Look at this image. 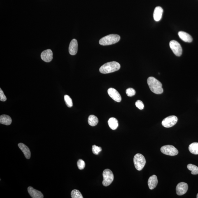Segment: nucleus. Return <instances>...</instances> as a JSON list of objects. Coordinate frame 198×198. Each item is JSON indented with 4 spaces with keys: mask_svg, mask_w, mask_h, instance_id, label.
<instances>
[{
    "mask_svg": "<svg viewBox=\"0 0 198 198\" xmlns=\"http://www.w3.org/2000/svg\"><path fill=\"white\" fill-rule=\"evenodd\" d=\"M187 168L189 170L192 171L191 173L192 174H198V167L197 166L190 164L187 165Z\"/></svg>",
    "mask_w": 198,
    "mask_h": 198,
    "instance_id": "obj_22",
    "label": "nucleus"
},
{
    "mask_svg": "<svg viewBox=\"0 0 198 198\" xmlns=\"http://www.w3.org/2000/svg\"><path fill=\"white\" fill-rule=\"evenodd\" d=\"M178 34L180 39L186 42L190 43L193 41V38L191 36L185 32L180 31Z\"/></svg>",
    "mask_w": 198,
    "mask_h": 198,
    "instance_id": "obj_16",
    "label": "nucleus"
},
{
    "mask_svg": "<svg viewBox=\"0 0 198 198\" xmlns=\"http://www.w3.org/2000/svg\"><path fill=\"white\" fill-rule=\"evenodd\" d=\"M103 180L102 184L105 186H109L114 180V175L112 172L109 169H105L103 173Z\"/></svg>",
    "mask_w": 198,
    "mask_h": 198,
    "instance_id": "obj_5",
    "label": "nucleus"
},
{
    "mask_svg": "<svg viewBox=\"0 0 198 198\" xmlns=\"http://www.w3.org/2000/svg\"><path fill=\"white\" fill-rule=\"evenodd\" d=\"M71 197L72 198H83V196L79 191L75 189L72 191L71 193Z\"/></svg>",
    "mask_w": 198,
    "mask_h": 198,
    "instance_id": "obj_23",
    "label": "nucleus"
},
{
    "mask_svg": "<svg viewBox=\"0 0 198 198\" xmlns=\"http://www.w3.org/2000/svg\"><path fill=\"white\" fill-rule=\"evenodd\" d=\"M120 68V65L118 62L112 61L103 65L99 69V71L103 74H107L118 71Z\"/></svg>",
    "mask_w": 198,
    "mask_h": 198,
    "instance_id": "obj_2",
    "label": "nucleus"
},
{
    "mask_svg": "<svg viewBox=\"0 0 198 198\" xmlns=\"http://www.w3.org/2000/svg\"><path fill=\"white\" fill-rule=\"evenodd\" d=\"M102 150V149L101 147L98 146L96 145H93L92 146V152L94 155H98Z\"/></svg>",
    "mask_w": 198,
    "mask_h": 198,
    "instance_id": "obj_25",
    "label": "nucleus"
},
{
    "mask_svg": "<svg viewBox=\"0 0 198 198\" xmlns=\"http://www.w3.org/2000/svg\"><path fill=\"white\" fill-rule=\"evenodd\" d=\"M158 183L157 178L155 175H153L149 178L148 180V185L149 188L150 190H153L155 189Z\"/></svg>",
    "mask_w": 198,
    "mask_h": 198,
    "instance_id": "obj_17",
    "label": "nucleus"
},
{
    "mask_svg": "<svg viewBox=\"0 0 198 198\" xmlns=\"http://www.w3.org/2000/svg\"><path fill=\"white\" fill-rule=\"evenodd\" d=\"M108 124L110 128L113 130H115L119 126L118 121L114 117H111L108 121Z\"/></svg>",
    "mask_w": 198,
    "mask_h": 198,
    "instance_id": "obj_19",
    "label": "nucleus"
},
{
    "mask_svg": "<svg viewBox=\"0 0 198 198\" xmlns=\"http://www.w3.org/2000/svg\"><path fill=\"white\" fill-rule=\"evenodd\" d=\"M108 92L110 97L115 101L119 102L122 101L121 96L116 89L112 88H109L108 90Z\"/></svg>",
    "mask_w": 198,
    "mask_h": 198,
    "instance_id": "obj_10",
    "label": "nucleus"
},
{
    "mask_svg": "<svg viewBox=\"0 0 198 198\" xmlns=\"http://www.w3.org/2000/svg\"><path fill=\"white\" fill-rule=\"evenodd\" d=\"M161 152L164 155L175 156L177 155L178 151L177 149L174 146L171 145H165L161 148Z\"/></svg>",
    "mask_w": 198,
    "mask_h": 198,
    "instance_id": "obj_6",
    "label": "nucleus"
},
{
    "mask_svg": "<svg viewBox=\"0 0 198 198\" xmlns=\"http://www.w3.org/2000/svg\"><path fill=\"white\" fill-rule=\"evenodd\" d=\"M19 148L23 153L26 159H29L30 158L31 153L30 150L28 147L23 143H20L18 144Z\"/></svg>",
    "mask_w": 198,
    "mask_h": 198,
    "instance_id": "obj_15",
    "label": "nucleus"
},
{
    "mask_svg": "<svg viewBox=\"0 0 198 198\" xmlns=\"http://www.w3.org/2000/svg\"><path fill=\"white\" fill-rule=\"evenodd\" d=\"M7 100V98L6 96L5 95L4 92L2 89H0V100L2 101H5Z\"/></svg>",
    "mask_w": 198,
    "mask_h": 198,
    "instance_id": "obj_29",
    "label": "nucleus"
},
{
    "mask_svg": "<svg viewBox=\"0 0 198 198\" xmlns=\"http://www.w3.org/2000/svg\"><path fill=\"white\" fill-rule=\"evenodd\" d=\"M189 151L194 155H198V143H194L189 145Z\"/></svg>",
    "mask_w": 198,
    "mask_h": 198,
    "instance_id": "obj_20",
    "label": "nucleus"
},
{
    "mask_svg": "<svg viewBox=\"0 0 198 198\" xmlns=\"http://www.w3.org/2000/svg\"><path fill=\"white\" fill-rule=\"evenodd\" d=\"M136 106L140 110H143L144 107V104L143 102L140 100H138L136 103Z\"/></svg>",
    "mask_w": 198,
    "mask_h": 198,
    "instance_id": "obj_28",
    "label": "nucleus"
},
{
    "mask_svg": "<svg viewBox=\"0 0 198 198\" xmlns=\"http://www.w3.org/2000/svg\"><path fill=\"white\" fill-rule=\"evenodd\" d=\"M12 120L9 116L3 115L0 116V123L4 125L8 126L11 124Z\"/></svg>",
    "mask_w": 198,
    "mask_h": 198,
    "instance_id": "obj_18",
    "label": "nucleus"
},
{
    "mask_svg": "<svg viewBox=\"0 0 198 198\" xmlns=\"http://www.w3.org/2000/svg\"><path fill=\"white\" fill-rule=\"evenodd\" d=\"M41 58L45 62H50L53 58V54L52 51L50 49L44 51L41 54Z\"/></svg>",
    "mask_w": 198,
    "mask_h": 198,
    "instance_id": "obj_11",
    "label": "nucleus"
},
{
    "mask_svg": "<svg viewBox=\"0 0 198 198\" xmlns=\"http://www.w3.org/2000/svg\"><path fill=\"white\" fill-rule=\"evenodd\" d=\"M197 198H198V193L197 194Z\"/></svg>",
    "mask_w": 198,
    "mask_h": 198,
    "instance_id": "obj_30",
    "label": "nucleus"
},
{
    "mask_svg": "<svg viewBox=\"0 0 198 198\" xmlns=\"http://www.w3.org/2000/svg\"><path fill=\"white\" fill-rule=\"evenodd\" d=\"M78 50V43L77 40L73 39L70 43L69 47V53L71 55H75Z\"/></svg>",
    "mask_w": 198,
    "mask_h": 198,
    "instance_id": "obj_12",
    "label": "nucleus"
},
{
    "mask_svg": "<svg viewBox=\"0 0 198 198\" xmlns=\"http://www.w3.org/2000/svg\"><path fill=\"white\" fill-rule=\"evenodd\" d=\"M146 161L143 155L140 153L136 154L134 158V163L136 169L138 171L143 169L146 164Z\"/></svg>",
    "mask_w": 198,
    "mask_h": 198,
    "instance_id": "obj_4",
    "label": "nucleus"
},
{
    "mask_svg": "<svg viewBox=\"0 0 198 198\" xmlns=\"http://www.w3.org/2000/svg\"><path fill=\"white\" fill-rule=\"evenodd\" d=\"M29 195L33 198H43V195L41 192L36 190L32 187L29 186L28 188Z\"/></svg>",
    "mask_w": 198,
    "mask_h": 198,
    "instance_id": "obj_13",
    "label": "nucleus"
},
{
    "mask_svg": "<svg viewBox=\"0 0 198 198\" xmlns=\"http://www.w3.org/2000/svg\"><path fill=\"white\" fill-rule=\"evenodd\" d=\"M126 93L129 97H132L136 94V92L134 89L129 88L126 90Z\"/></svg>",
    "mask_w": 198,
    "mask_h": 198,
    "instance_id": "obj_26",
    "label": "nucleus"
},
{
    "mask_svg": "<svg viewBox=\"0 0 198 198\" xmlns=\"http://www.w3.org/2000/svg\"><path fill=\"white\" fill-rule=\"evenodd\" d=\"M64 100L65 101L66 106L68 107L71 108L73 106V102L72 99L71 97L68 95L64 96Z\"/></svg>",
    "mask_w": 198,
    "mask_h": 198,
    "instance_id": "obj_24",
    "label": "nucleus"
},
{
    "mask_svg": "<svg viewBox=\"0 0 198 198\" xmlns=\"http://www.w3.org/2000/svg\"><path fill=\"white\" fill-rule=\"evenodd\" d=\"M120 36L117 34H110L104 37L99 40L100 44L102 45H108L114 44L120 41Z\"/></svg>",
    "mask_w": 198,
    "mask_h": 198,
    "instance_id": "obj_3",
    "label": "nucleus"
},
{
    "mask_svg": "<svg viewBox=\"0 0 198 198\" xmlns=\"http://www.w3.org/2000/svg\"><path fill=\"white\" fill-rule=\"evenodd\" d=\"M163 12L162 8L160 6L156 7L154 10L153 13V18L154 20L156 22H159L162 19V15Z\"/></svg>",
    "mask_w": 198,
    "mask_h": 198,
    "instance_id": "obj_14",
    "label": "nucleus"
},
{
    "mask_svg": "<svg viewBox=\"0 0 198 198\" xmlns=\"http://www.w3.org/2000/svg\"><path fill=\"white\" fill-rule=\"evenodd\" d=\"M178 122V118L175 116H171L166 117L163 120L162 125L166 128L173 127Z\"/></svg>",
    "mask_w": 198,
    "mask_h": 198,
    "instance_id": "obj_8",
    "label": "nucleus"
},
{
    "mask_svg": "<svg viewBox=\"0 0 198 198\" xmlns=\"http://www.w3.org/2000/svg\"><path fill=\"white\" fill-rule=\"evenodd\" d=\"M77 166L79 169L82 170L84 169L85 167V163L83 160L79 159L77 162Z\"/></svg>",
    "mask_w": 198,
    "mask_h": 198,
    "instance_id": "obj_27",
    "label": "nucleus"
},
{
    "mask_svg": "<svg viewBox=\"0 0 198 198\" xmlns=\"http://www.w3.org/2000/svg\"><path fill=\"white\" fill-rule=\"evenodd\" d=\"M147 83L150 90L154 93L160 94L163 92L162 84L154 77H149L147 80Z\"/></svg>",
    "mask_w": 198,
    "mask_h": 198,
    "instance_id": "obj_1",
    "label": "nucleus"
},
{
    "mask_svg": "<svg viewBox=\"0 0 198 198\" xmlns=\"http://www.w3.org/2000/svg\"><path fill=\"white\" fill-rule=\"evenodd\" d=\"M188 189L187 184L183 182L179 183L176 187V193L179 196H182L185 194Z\"/></svg>",
    "mask_w": 198,
    "mask_h": 198,
    "instance_id": "obj_9",
    "label": "nucleus"
},
{
    "mask_svg": "<svg viewBox=\"0 0 198 198\" xmlns=\"http://www.w3.org/2000/svg\"><path fill=\"white\" fill-rule=\"evenodd\" d=\"M88 121L89 125L95 126L97 125L99 122V119L95 116L91 115L89 117Z\"/></svg>",
    "mask_w": 198,
    "mask_h": 198,
    "instance_id": "obj_21",
    "label": "nucleus"
},
{
    "mask_svg": "<svg viewBox=\"0 0 198 198\" xmlns=\"http://www.w3.org/2000/svg\"><path fill=\"white\" fill-rule=\"evenodd\" d=\"M169 46L172 50L177 56H181L183 52V49L181 45L177 41L173 40L170 42Z\"/></svg>",
    "mask_w": 198,
    "mask_h": 198,
    "instance_id": "obj_7",
    "label": "nucleus"
}]
</instances>
